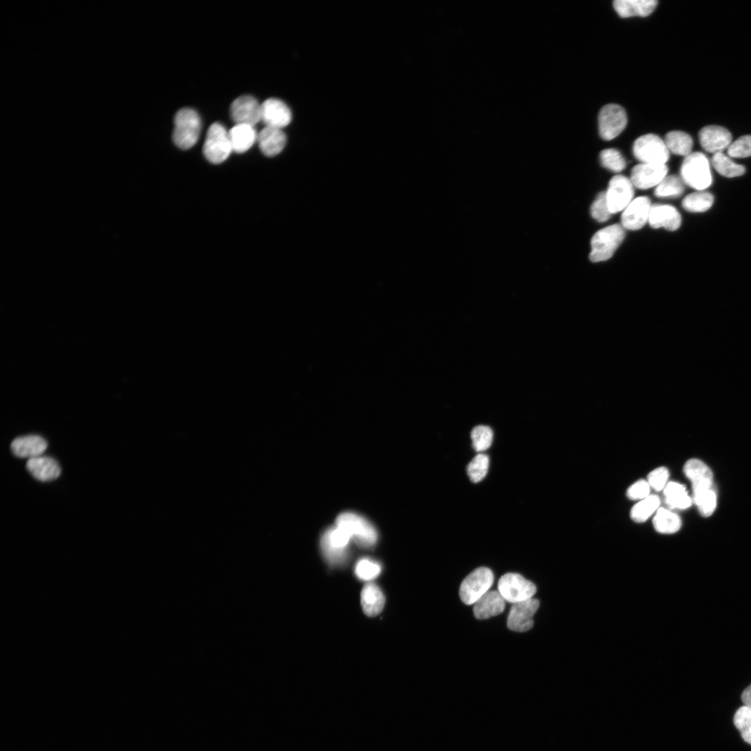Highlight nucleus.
<instances>
[{
  "label": "nucleus",
  "instance_id": "9d476101",
  "mask_svg": "<svg viewBox=\"0 0 751 751\" xmlns=\"http://www.w3.org/2000/svg\"><path fill=\"white\" fill-rule=\"evenodd\" d=\"M627 123L626 111L618 104L605 105L599 113V133L605 140H612L620 135L624 129Z\"/></svg>",
  "mask_w": 751,
  "mask_h": 751
},
{
  "label": "nucleus",
  "instance_id": "6ab92c4d",
  "mask_svg": "<svg viewBox=\"0 0 751 751\" xmlns=\"http://www.w3.org/2000/svg\"><path fill=\"white\" fill-rule=\"evenodd\" d=\"M648 223L654 229L664 227L669 231H675L680 227L681 218L675 207L654 204L651 207Z\"/></svg>",
  "mask_w": 751,
  "mask_h": 751
},
{
  "label": "nucleus",
  "instance_id": "c756f323",
  "mask_svg": "<svg viewBox=\"0 0 751 751\" xmlns=\"http://www.w3.org/2000/svg\"><path fill=\"white\" fill-rule=\"evenodd\" d=\"M711 163L715 170L726 177H739L745 172L743 165L736 163L722 152L713 154Z\"/></svg>",
  "mask_w": 751,
  "mask_h": 751
},
{
  "label": "nucleus",
  "instance_id": "a878e982",
  "mask_svg": "<svg viewBox=\"0 0 751 751\" xmlns=\"http://www.w3.org/2000/svg\"><path fill=\"white\" fill-rule=\"evenodd\" d=\"M385 597L378 586L374 583L366 584L361 592V604L364 613L369 617L378 615L383 609Z\"/></svg>",
  "mask_w": 751,
  "mask_h": 751
},
{
  "label": "nucleus",
  "instance_id": "7ed1b4c3",
  "mask_svg": "<svg viewBox=\"0 0 751 751\" xmlns=\"http://www.w3.org/2000/svg\"><path fill=\"white\" fill-rule=\"evenodd\" d=\"M335 524L361 547H372L377 542L378 533L375 527L366 518L357 513L344 512L338 515Z\"/></svg>",
  "mask_w": 751,
  "mask_h": 751
},
{
  "label": "nucleus",
  "instance_id": "473e14b6",
  "mask_svg": "<svg viewBox=\"0 0 751 751\" xmlns=\"http://www.w3.org/2000/svg\"><path fill=\"white\" fill-rule=\"evenodd\" d=\"M684 191V182L677 175L666 176L655 188L658 197H677Z\"/></svg>",
  "mask_w": 751,
  "mask_h": 751
},
{
  "label": "nucleus",
  "instance_id": "c85d7f7f",
  "mask_svg": "<svg viewBox=\"0 0 751 751\" xmlns=\"http://www.w3.org/2000/svg\"><path fill=\"white\" fill-rule=\"evenodd\" d=\"M653 526L657 532L670 534L679 530L681 522L676 513L664 508H659L653 518Z\"/></svg>",
  "mask_w": 751,
  "mask_h": 751
},
{
  "label": "nucleus",
  "instance_id": "b1692460",
  "mask_svg": "<svg viewBox=\"0 0 751 751\" xmlns=\"http://www.w3.org/2000/svg\"><path fill=\"white\" fill-rule=\"evenodd\" d=\"M232 151L243 153L248 150L257 139V133L253 126L236 124L228 131Z\"/></svg>",
  "mask_w": 751,
  "mask_h": 751
},
{
  "label": "nucleus",
  "instance_id": "423d86ee",
  "mask_svg": "<svg viewBox=\"0 0 751 751\" xmlns=\"http://www.w3.org/2000/svg\"><path fill=\"white\" fill-rule=\"evenodd\" d=\"M633 153L643 163L665 164L670 157L664 140L654 134L638 138L633 145Z\"/></svg>",
  "mask_w": 751,
  "mask_h": 751
},
{
  "label": "nucleus",
  "instance_id": "f03ea898",
  "mask_svg": "<svg viewBox=\"0 0 751 751\" xmlns=\"http://www.w3.org/2000/svg\"><path fill=\"white\" fill-rule=\"evenodd\" d=\"M681 178L690 187L704 191L710 186L712 176L707 157L702 152H691L685 156L680 169Z\"/></svg>",
  "mask_w": 751,
  "mask_h": 751
},
{
  "label": "nucleus",
  "instance_id": "0eeeda50",
  "mask_svg": "<svg viewBox=\"0 0 751 751\" xmlns=\"http://www.w3.org/2000/svg\"><path fill=\"white\" fill-rule=\"evenodd\" d=\"M232 148L228 131L218 122L213 123L208 129L203 145V154L211 163L219 164L225 161Z\"/></svg>",
  "mask_w": 751,
  "mask_h": 751
},
{
  "label": "nucleus",
  "instance_id": "6e6552de",
  "mask_svg": "<svg viewBox=\"0 0 751 751\" xmlns=\"http://www.w3.org/2000/svg\"><path fill=\"white\" fill-rule=\"evenodd\" d=\"M493 582L494 574L490 569L485 567L476 569L460 584L459 595L462 601L467 605L474 604L490 590Z\"/></svg>",
  "mask_w": 751,
  "mask_h": 751
},
{
  "label": "nucleus",
  "instance_id": "37998d69",
  "mask_svg": "<svg viewBox=\"0 0 751 751\" xmlns=\"http://www.w3.org/2000/svg\"><path fill=\"white\" fill-rule=\"evenodd\" d=\"M741 700L745 705L751 707V684L742 693Z\"/></svg>",
  "mask_w": 751,
  "mask_h": 751
},
{
  "label": "nucleus",
  "instance_id": "f704fd0d",
  "mask_svg": "<svg viewBox=\"0 0 751 751\" xmlns=\"http://www.w3.org/2000/svg\"><path fill=\"white\" fill-rule=\"evenodd\" d=\"M471 439L474 450L478 452H483L489 449L492 444L493 440L492 430L487 426H477L471 432Z\"/></svg>",
  "mask_w": 751,
  "mask_h": 751
},
{
  "label": "nucleus",
  "instance_id": "bb28decb",
  "mask_svg": "<svg viewBox=\"0 0 751 751\" xmlns=\"http://www.w3.org/2000/svg\"><path fill=\"white\" fill-rule=\"evenodd\" d=\"M665 502L672 509H686L691 505V498L685 487L677 482H668L663 489Z\"/></svg>",
  "mask_w": 751,
  "mask_h": 751
},
{
  "label": "nucleus",
  "instance_id": "4c0bfd02",
  "mask_svg": "<svg viewBox=\"0 0 751 751\" xmlns=\"http://www.w3.org/2000/svg\"><path fill=\"white\" fill-rule=\"evenodd\" d=\"M727 154L733 158H745L751 156V135L739 137L727 147Z\"/></svg>",
  "mask_w": 751,
  "mask_h": 751
},
{
  "label": "nucleus",
  "instance_id": "72a5a7b5",
  "mask_svg": "<svg viewBox=\"0 0 751 751\" xmlns=\"http://www.w3.org/2000/svg\"><path fill=\"white\" fill-rule=\"evenodd\" d=\"M490 460L487 455L478 453L468 464L467 475L473 483L481 481L487 475Z\"/></svg>",
  "mask_w": 751,
  "mask_h": 751
},
{
  "label": "nucleus",
  "instance_id": "cd10ccee",
  "mask_svg": "<svg viewBox=\"0 0 751 751\" xmlns=\"http://www.w3.org/2000/svg\"><path fill=\"white\" fill-rule=\"evenodd\" d=\"M664 142L670 152L684 156L691 153L693 145L691 136L681 131H671L667 133Z\"/></svg>",
  "mask_w": 751,
  "mask_h": 751
},
{
  "label": "nucleus",
  "instance_id": "79ce46f5",
  "mask_svg": "<svg viewBox=\"0 0 751 751\" xmlns=\"http://www.w3.org/2000/svg\"><path fill=\"white\" fill-rule=\"evenodd\" d=\"M734 722L740 732L751 727V707L746 705L740 707L734 714Z\"/></svg>",
  "mask_w": 751,
  "mask_h": 751
},
{
  "label": "nucleus",
  "instance_id": "4be33fe9",
  "mask_svg": "<svg viewBox=\"0 0 751 751\" xmlns=\"http://www.w3.org/2000/svg\"><path fill=\"white\" fill-rule=\"evenodd\" d=\"M259 147L267 156H274L284 149L286 137L281 129L265 127L257 134Z\"/></svg>",
  "mask_w": 751,
  "mask_h": 751
},
{
  "label": "nucleus",
  "instance_id": "20e7f679",
  "mask_svg": "<svg viewBox=\"0 0 751 751\" xmlns=\"http://www.w3.org/2000/svg\"><path fill=\"white\" fill-rule=\"evenodd\" d=\"M172 138L175 144L181 150L192 147L197 141L201 122L197 113L190 108L179 110L174 118Z\"/></svg>",
  "mask_w": 751,
  "mask_h": 751
},
{
  "label": "nucleus",
  "instance_id": "f8f14e48",
  "mask_svg": "<svg viewBox=\"0 0 751 751\" xmlns=\"http://www.w3.org/2000/svg\"><path fill=\"white\" fill-rule=\"evenodd\" d=\"M633 187L631 179L624 175H617L611 179L606 197L612 214L622 211L633 200Z\"/></svg>",
  "mask_w": 751,
  "mask_h": 751
},
{
  "label": "nucleus",
  "instance_id": "39448f33",
  "mask_svg": "<svg viewBox=\"0 0 751 751\" xmlns=\"http://www.w3.org/2000/svg\"><path fill=\"white\" fill-rule=\"evenodd\" d=\"M624 236V228L619 224L611 225L599 230L591 239L590 259L592 262L608 260L613 255Z\"/></svg>",
  "mask_w": 751,
  "mask_h": 751
},
{
  "label": "nucleus",
  "instance_id": "ea45409f",
  "mask_svg": "<svg viewBox=\"0 0 751 751\" xmlns=\"http://www.w3.org/2000/svg\"><path fill=\"white\" fill-rule=\"evenodd\" d=\"M668 470L664 467H660L656 468L648 474L647 482L650 487L654 490H663L668 483Z\"/></svg>",
  "mask_w": 751,
  "mask_h": 751
},
{
  "label": "nucleus",
  "instance_id": "393cba45",
  "mask_svg": "<svg viewBox=\"0 0 751 751\" xmlns=\"http://www.w3.org/2000/svg\"><path fill=\"white\" fill-rule=\"evenodd\" d=\"M656 5V0H615L613 1L614 9L621 17L648 16L654 11Z\"/></svg>",
  "mask_w": 751,
  "mask_h": 751
},
{
  "label": "nucleus",
  "instance_id": "58836bf2",
  "mask_svg": "<svg viewBox=\"0 0 751 751\" xmlns=\"http://www.w3.org/2000/svg\"><path fill=\"white\" fill-rule=\"evenodd\" d=\"M591 216L598 222L603 223L608 220L611 213L609 211L606 192L599 193L592 202L590 208Z\"/></svg>",
  "mask_w": 751,
  "mask_h": 751
},
{
  "label": "nucleus",
  "instance_id": "5701e85b",
  "mask_svg": "<svg viewBox=\"0 0 751 751\" xmlns=\"http://www.w3.org/2000/svg\"><path fill=\"white\" fill-rule=\"evenodd\" d=\"M26 467L35 478L43 482L55 480L60 474L58 463L47 456L40 455L29 459Z\"/></svg>",
  "mask_w": 751,
  "mask_h": 751
},
{
  "label": "nucleus",
  "instance_id": "1a4fd4ad",
  "mask_svg": "<svg viewBox=\"0 0 751 751\" xmlns=\"http://www.w3.org/2000/svg\"><path fill=\"white\" fill-rule=\"evenodd\" d=\"M536 590L533 583L517 573H506L498 582V591L506 601L512 604L533 598Z\"/></svg>",
  "mask_w": 751,
  "mask_h": 751
},
{
  "label": "nucleus",
  "instance_id": "7c9ffc66",
  "mask_svg": "<svg viewBox=\"0 0 751 751\" xmlns=\"http://www.w3.org/2000/svg\"><path fill=\"white\" fill-rule=\"evenodd\" d=\"M711 193L704 191H697L686 196L682 201V207L690 212H704L709 209L713 203Z\"/></svg>",
  "mask_w": 751,
  "mask_h": 751
},
{
  "label": "nucleus",
  "instance_id": "a19ab883",
  "mask_svg": "<svg viewBox=\"0 0 751 751\" xmlns=\"http://www.w3.org/2000/svg\"><path fill=\"white\" fill-rule=\"evenodd\" d=\"M650 486L647 481L639 480L631 485L627 491V496L631 500H642L649 496Z\"/></svg>",
  "mask_w": 751,
  "mask_h": 751
},
{
  "label": "nucleus",
  "instance_id": "c03bdc74",
  "mask_svg": "<svg viewBox=\"0 0 751 751\" xmlns=\"http://www.w3.org/2000/svg\"><path fill=\"white\" fill-rule=\"evenodd\" d=\"M742 738L748 743L751 745V727L741 732Z\"/></svg>",
  "mask_w": 751,
  "mask_h": 751
},
{
  "label": "nucleus",
  "instance_id": "aec40b11",
  "mask_svg": "<svg viewBox=\"0 0 751 751\" xmlns=\"http://www.w3.org/2000/svg\"><path fill=\"white\" fill-rule=\"evenodd\" d=\"M506 600L498 590H489L474 604L473 612L478 620L487 619L501 614L505 609Z\"/></svg>",
  "mask_w": 751,
  "mask_h": 751
},
{
  "label": "nucleus",
  "instance_id": "9b49d317",
  "mask_svg": "<svg viewBox=\"0 0 751 751\" xmlns=\"http://www.w3.org/2000/svg\"><path fill=\"white\" fill-rule=\"evenodd\" d=\"M351 538L341 528L334 526L326 530L321 540L324 556L331 563H339L345 560L347 547Z\"/></svg>",
  "mask_w": 751,
  "mask_h": 751
},
{
  "label": "nucleus",
  "instance_id": "f257e3e1",
  "mask_svg": "<svg viewBox=\"0 0 751 751\" xmlns=\"http://www.w3.org/2000/svg\"><path fill=\"white\" fill-rule=\"evenodd\" d=\"M684 471L692 483L694 501L700 514L709 517L717 503L712 471L704 462L695 458L686 462Z\"/></svg>",
  "mask_w": 751,
  "mask_h": 751
},
{
  "label": "nucleus",
  "instance_id": "c9c22d12",
  "mask_svg": "<svg viewBox=\"0 0 751 751\" xmlns=\"http://www.w3.org/2000/svg\"><path fill=\"white\" fill-rule=\"evenodd\" d=\"M599 157L601 165L612 172H620L626 167L624 158L616 149H605L600 152Z\"/></svg>",
  "mask_w": 751,
  "mask_h": 751
},
{
  "label": "nucleus",
  "instance_id": "2eb2a0df",
  "mask_svg": "<svg viewBox=\"0 0 751 751\" xmlns=\"http://www.w3.org/2000/svg\"><path fill=\"white\" fill-rule=\"evenodd\" d=\"M668 171L666 164L640 163L632 168L630 179L636 188L648 189L656 186L667 176Z\"/></svg>",
  "mask_w": 751,
  "mask_h": 751
},
{
  "label": "nucleus",
  "instance_id": "412c9836",
  "mask_svg": "<svg viewBox=\"0 0 751 751\" xmlns=\"http://www.w3.org/2000/svg\"><path fill=\"white\" fill-rule=\"evenodd\" d=\"M47 447L46 440L36 435L17 437L13 439L10 445L11 451L15 456L29 459L40 456Z\"/></svg>",
  "mask_w": 751,
  "mask_h": 751
},
{
  "label": "nucleus",
  "instance_id": "dca6fc26",
  "mask_svg": "<svg viewBox=\"0 0 751 751\" xmlns=\"http://www.w3.org/2000/svg\"><path fill=\"white\" fill-rule=\"evenodd\" d=\"M651 207L650 200L646 196L633 199L622 211V226L629 230L641 229L648 222Z\"/></svg>",
  "mask_w": 751,
  "mask_h": 751
},
{
  "label": "nucleus",
  "instance_id": "ddd939ff",
  "mask_svg": "<svg viewBox=\"0 0 751 751\" xmlns=\"http://www.w3.org/2000/svg\"><path fill=\"white\" fill-rule=\"evenodd\" d=\"M539 605V601L533 598L512 604L507 620L508 629L517 632L530 630L534 623L533 617Z\"/></svg>",
  "mask_w": 751,
  "mask_h": 751
},
{
  "label": "nucleus",
  "instance_id": "2f4dec72",
  "mask_svg": "<svg viewBox=\"0 0 751 751\" xmlns=\"http://www.w3.org/2000/svg\"><path fill=\"white\" fill-rule=\"evenodd\" d=\"M660 499L656 495H649L633 506L630 517L633 521L641 523L646 521L659 509Z\"/></svg>",
  "mask_w": 751,
  "mask_h": 751
},
{
  "label": "nucleus",
  "instance_id": "f3484780",
  "mask_svg": "<svg viewBox=\"0 0 751 751\" xmlns=\"http://www.w3.org/2000/svg\"><path fill=\"white\" fill-rule=\"evenodd\" d=\"M291 118L290 108L280 99L269 98L261 104V121L266 127L282 129L291 122Z\"/></svg>",
  "mask_w": 751,
  "mask_h": 751
},
{
  "label": "nucleus",
  "instance_id": "4468645a",
  "mask_svg": "<svg viewBox=\"0 0 751 751\" xmlns=\"http://www.w3.org/2000/svg\"><path fill=\"white\" fill-rule=\"evenodd\" d=\"M230 116L236 124L255 126L261 121V104L251 95H241L230 105Z\"/></svg>",
  "mask_w": 751,
  "mask_h": 751
},
{
  "label": "nucleus",
  "instance_id": "a211bd4d",
  "mask_svg": "<svg viewBox=\"0 0 751 751\" xmlns=\"http://www.w3.org/2000/svg\"><path fill=\"white\" fill-rule=\"evenodd\" d=\"M732 134L726 128L718 125H708L699 132V140L706 152L717 153L727 148L732 143Z\"/></svg>",
  "mask_w": 751,
  "mask_h": 751
},
{
  "label": "nucleus",
  "instance_id": "e433bc0d",
  "mask_svg": "<svg viewBox=\"0 0 751 751\" xmlns=\"http://www.w3.org/2000/svg\"><path fill=\"white\" fill-rule=\"evenodd\" d=\"M380 565L368 558L360 560L355 566L357 576L364 581H369L376 578L380 574Z\"/></svg>",
  "mask_w": 751,
  "mask_h": 751
}]
</instances>
